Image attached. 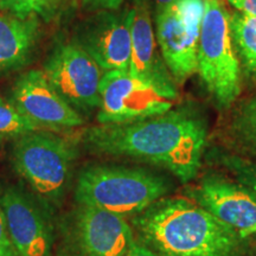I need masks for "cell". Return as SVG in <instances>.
Returning a JSON list of instances; mask_svg holds the SVG:
<instances>
[{
	"label": "cell",
	"mask_w": 256,
	"mask_h": 256,
	"mask_svg": "<svg viewBox=\"0 0 256 256\" xmlns=\"http://www.w3.org/2000/svg\"><path fill=\"white\" fill-rule=\"evenodd\" d=\"M206 134L200 114L179 107L134 122L94 126L86 132L84 142L94 152L130 156L166 168L188 183L200 171Z\"/></svg>",
	"instance_id": "cell-1"
},
{
	"label": "cell",
	"mask_w": 256,
	"mask_h": 256,
	"mask_svg": "<svg viewBox=\"0 0 256 256\" xmlns=\"http://www.w3.org/2000/svg\"><path fill=\"white\" fill-rule=\"evenodd\" d=\"M160 256H240L246 240L212 214L184 198L158 200L136 220Z\"/></svg>",
	"instance_id": "cell-2"
},
{
	"label": "cell",
	"mask_w": 256,
	"mask_h": 256,
	"mask_svg": "<svg viewBox=\"0 0 256 256\" xmlns=\"http://www.w3.org/2000/svg\"><path fill=\"white\" fill-rule=\"evenodd\" d=\"M170 191L165 178L142 168L92 165L78 174V206L98 208L126 218L140 215Z\"/></svg>",
	"instance_id": "cell-3"
},
{
	"label": "cell",
	"mask_w": 256,
	"mask_h": 256,
	"mask_svg": "<svg viewBox=\"0 0 256 256\" xmlns=\"http://www.w3.org/2000/svg\"><path fill=\"white\" fill-rule=\"evenodd\" d=\"M178 90L172 76L142 78L130 70L106 72L100 84V124H127L174 110Z\"/></svg>",
	"instance_id": "cell-4"
},
{
	"label": "cell",
	"mask_w": 256,
	"mask_h": 256,
	"mask_svg": "<svg viewBox=\"0 0 256 256\" xmlns=\"http://www.w3.org/2000/svg\"><path fill=\"white\" fill-rule=\"evenodd\" d=\"M216 104L228 108L241 94V64L230 30V14L220 0H204L198 69Z\"/></svg>",
	"instance_id": "cell-5"
},
{
	"label": "cell",
	"mask_w": 256,
	"mask_h": 256,
	"mask_svg": "<svg viewBox=\"0 0 256 256\" xmlns=\"http://www.w3.org/2000/svg\"><path fill=\"white\" fill-rule=\"evenodd\" d=\"M75 148L66 138L38 130L16 139V171L44 200L56 203L68 186Z\"/></svg>",
	"instance_id": "cell-6"
},
{
	"label": "cell",
	"mask_w": 256,
	"mask_h": 256,
	"mask_svg": "<svg viewBox=\"0 0 256 256\" xmlns=\"http://www.w3.org/2000/svg\"><path fill=\"white\" fill-rule=\"evenodd\" d=\"M204 0H174L156 14V37L166 68L178 84L197 72Z\"/></svg>",
	"instance_id": "cell-7"
},
{
	"label": "cell",
	"mask_w": 256,
	"mask_h": 256,
	"mask_svg": "<svg viewBox=\"0 0 256 256\" xmlns=\"http://www.w3.org/2000/svg\"><path fill=\"white\" fill-rule=\"evenodd\" d=\"M43 72L52 87L78 112L98 108L104 72L76 40L57 46Z\"/></svg>",
	"instance_id": "cell-8"
},
{
	"label": "cell",
	"mask_w": 256,
	"mask_h": 256,
	"mask_svg": "<svg viewBox=\"0 0 256 256\" xmlns=\"http://www.w3.org/2000/svg\"><path fill=\"white\" fill-rule=\"evenodd\" d=\"M11 101L40 130H66L84 122L81 114L52 87L43 70H28L19 76Z\"/></svg>",
	"instance_id": "cell-9"
},
{
	"label": "cell",
	"mask_w": 256,
	"mask_h": 256,
	"mask_svg": "<svg viewBox=\"0 0 256 256\" xmlns=\"http://www.w3.org/2000/svg\"><path fill=\"white\" fill-rule=\"evenodd\" d=\"M200 206L232 229L240 238H256V194L222 176L208 174L194 192Z\"/></svg>",
	"instance_id": "cell-10"
},
{
	"label": "cell",
	"mask_w": 256,
	"mask_h": 256,
	"mask_svg": "<svg viewBox=\"0 0 256 256\" xmlns=\"http://www.w3.org/2000/svg\"><path fill=\"white\" fill-rule=\"evenodd\" d=\"M133 8L107 10L89 20L78 43L104 72L127 70L132 54Z\"/></svg>",
	"instance_id": "cell-11"
},
{
	"label": "cell",
	"mask_w": 256,
	"mask_h": 256,
	"mask_svg": "<svg viewBox=\"0 0 256 256\" xmlns=\"http://www.w3.org/2000/svg\"><path fill=\"white\" fill-rule=\"evenodd\" d=\"M0 204L17 256H50L52 232L36 202L19 188H10L0 198Z\"/></svg>",
	"instance_id": "cell-12"
},
{
	"label": "cell",
	"mask_w": 256,
	"mask_h": 256,
	"mask_svg": "<svg viewBox=\"0 0 256 256\" xmlns=\"http://www.w3.org/2000/svg\"><path fill=\"white\" fill-rule=\"evenodd\" d=\"M74 241L78 256H124L134 238L124 217L78 206L74 220Z\"/></svg>",
	"instance_id": "cell-13"
},
{
	"label": "cell",
	"mask_w": 256,
	"mask_h": 256,
	"mask_svg": "<svg viewBox=\"0 0 256 256\" xmlns=\"http://www.w3.org/2000/svg\"><path fill=\"white\" fill-rule=\"evenodd\" d=\"M132 8V54L128 70L142 78L171 76L156 50L158 43L148 2L147 0H134Z\"/></svg>",
	"instance_id": "cell-14"
},
{
	"label": "cell",
	"mask_w": 256,
	"mask_h": 256,
	"mask_svg": "<svg viewBox=\"0 0 256 256\" xmlns=\"http://www.w3.org/2000/svg\"><path fill=\"white\" fill-rule=\"evenodd\" d=\"M38 36L36 17L0 14V72L17 68L30 56Z\"/></svg>",
	"instance_id": "cell-15"
},
{
	"label": "cell",
	"mask_w": 256,
	"mask_h": 256,
	"mask_svg": "<svg viewBox=\"0 0 256 256\" xmlns=\"http://www.w3.org/2000/svg\"><path fill=\"white\" fill-rule=\"evenodd\" d=\"M230 30L240 64L256 78V18L238 11L232 12Z\"/></svg>",
	"instance_id": "cell-16"
},
{
	"label": "cell",
	"mask_w": 256,
	"mask_h": 256,
	"mask_svg": "<svg viewBox=\"0 0 256 256\" xmlns=\"http://www.w3.org/2000/svg\"><path fill=\"white\" fill-rule=\"evenodd\" d=\"M228 132L234 145L256 158V94L235 108L230 118Z\"/></svg>",
	"instance_id": "cell-17"
},
{
	"label": "cell",
	"mask_w": 256,
	"mask_h": 256,
	"mask_svg": "<svg viewBox=\"0 0 256 256\" xmlns=\"http://www.w3.org/2000/svg\"><path fill=\"white\" fill-rule=\"evenodd\" d=\"M38 130L40 128L24 116L14 102L0 96V142L16 140Z\"/></svg>",
	"instance_id": "cell-18"
},
{
	"label": "cell",
	"mask_w": 256,
	"mask_h": 256,
	"mask_svg": "<svg viewBox=\"0 0 256 256\" xmlns=\"http://www.w3.org/2000/svg\"><path fill=\"white\" fill-rule=\"evenodd\" d=\"M217 160L241 183L256 194V164L230 154H217Z\"/></svg>",
	"instance_id": "cell-19"
},
{
	"label": "cell",
	"mask_w": 256,
	"mask_h": 256,
	"mask_svg": "<svg viewBox=\"0 0 256 256\" xmlns=\"http://www.w3.org/2000/svg\"><path fill=\"white\" fill-rule=\"evenodd\" d=\"M56 0H2L0 8L8 10L16 17L26 19L36 16H48Z\"/></svg>",
	"instance_id": "cell-20"
},
{
	"label": "cell",
	"mask_w": 256,
	"mask_h": 256,
	"mask_svg": "<svg viewBox=\"0 0 256 256\" xmlns=\"http://www.w3.org/2000/svg\"><path fill=\"white\" fill-rule=\"evenodd\" d=\"M0 256H17L11 240H10L2 204H0Z\"/></svg>",
	"instance_id": "cell-21"
},
{
	"label": "cell",
	"mask_w": 256,
	"mask_h": 256,
	"mask_svg": "<svg viewBox=\"0 0 256 256\" xmlns=\"http://www.w3.org/2000/svg\"><path fill=\"white\" fill-rule=\"evenodd\" d=\"M124 0H83V6L89 10H119Z\"/></svg>",
	"instance_id": "cell-22"
},
{
	"label": "cell",
	"mask_w": 256,
	"mask_h": 256,
	"mask_svg": "<svg viewBox=\"0 0 256 256\" xmlns=\"http://www.w3.org/2000/svg\"><path fill=\"white\" fill-rule=\"evenodd\" d=\"M236 11L256 18V0H228Z\"/></svg>",
	"instance_id": "cell-23"
},
{
	"label": "cell",
	"mask_w": 256,
	"mask_h": 256,
	"mask_svg": "<svg viewBox=\"0 0 256 256\" xmlns=\"http://www.w3.org/2000/svg\"><path fill=\"white\" fill-rule=\"evenodd\" d=\"M124 256H160L158 252H156L153 249L146 247L145 244L133 241L132 246L128 249Z\"/></svg>",
	"instance_id": "cell-24"
},
{
	"label": "cell",
	"mask_w": 256,
	"mask_h": 256,
	"mask_svg": "<svg viewBox=\"0 0 256 256\" xmlns=\"http://www.w3.org/2000/svg\"><path fill=\"white\" fill-rule=\"evenodd\" d=\"M174 0H147V2H148L150 8L153 12H154V14H160L162 11H164V10L168 8L174 2Z\"/></svg>",
	"instance_id": "cell-25"
},
{
	"label": "cell",
	"mask_w": 256,
	"mask_h": 256,
	"mask_svg": "<svg viewBox=\"0 0 256 256\" xmlns=\"http://www.w3.org/2000/svg\"><path fill=\"white\" fill-rule=\"evenodd\" d=\"M0 4H2V0H0Z\"/></svg>",
	"instance_id": "cell-26"
}]
</instances>
